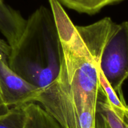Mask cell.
<instances>
[{"label":"cell","mask_w":128,"mask_h":128,"mask_svg":"<svg viewBox=\"0 0 128 128\" xmlns=\"http://www.w3.org/2000/svg\"><path fill=\"white\" fill-rule=\"evenodd\" d=\"M25 128H62L40 106L33 102L24 104Z\"/></svg>","instance_id":"obj_6"},{"label":"cell","mask_w":128,"mask_h":128,"mask_svg":"<svg viewBox=\"0 0 128 128\" xmlns=\"http://www.w3.org/2000/svg\"><path fill=\"white\" fill-rule=\"evenodd\" d=\"M124 125H125V128H128V104H127L126 109L125 110H124ZM104 124H105V122H104ZM105 127H106V125H105Z\"/></svg>","instance_id":"obj_12"},{"label":"cell","mask_w":128,"mask_h":128,"mask_svg":"<svg viewBox=\"0 0 128 128\" xmlns=\"http://www.w3.org/2000/svg\"><path fill=\"white\" fill-rule=\"evenodd\" d=\"M98 77H99V84L102 90L104 92L110 106L114 109L125 110L127 107V104L126 103L125 100H121L119 98L116 92L114 90L110 85L104 78L102 74L99 70V66H98Z\"/></svg>","instance_id":"obj_9"},{"label":"cell","mask_w":128,"mask_h":128,"mask_svg":"<svg viewBox=\"0 0 128 128\" xmlns=\"http://www.w3.org/2000/svg\"><path fill=\"white\" fill-rule=\"evenodd\" d=\"M103 76L121 100L122 86L128 78V22L116 23L99 62Z\"/></svg>","instance_id":"obj_3"},{"label":"cell","mask_w":128,"mask_h":128,"mask_svg":"<svg viewBox=\"0 0 128 128\" xmlns=\"http://www.w3.org/2000/svg\"><path fill=\"white\" fill-rule=\"evenodd\" d=\"M24 105L13 107L0 114V128H24Z\"/></svg>","instance_id":"obj_8"},{"label":"cell","mask_w":128,"mask_h":128,"mask_svg":"<svg viewBox=\"0 0 128 128\" xmlns=\"http://www.w3.org/2000/svg\"><path fill=\"white\" fill-rule=\"evenodd\" d=\"M62 47L56 79L35 99L62 128H96L101 87L98 66L116 23L109 17L74 25L58 0H49Z\"/></svg>","instance_id":"obj_1"},{"label":"cell","mask_w":128,"mask_h":128,"mask_svg":"<svg viewBox=\"0 0 128 128\" xmlns=\"http://www.w3.org/2000/svg\"><path fill=\"white\" fill-rule=\"evenodd\" d=\"M96 128H106L104 119L99 113L97 112L96 113Z\"/></svg>","instance_id":"obj_10"},{"label":"cell","mask_w":128,"mask_h":128,"mask_svg":"<svg viewBox=\"0 0 128 128\" xmlns=\"http://www.w3.org/2000/svg\"><path fill=\"white\" fill-rule=\"evenodd\" d=\"M8 110H9V108H7L5 106V104H4L3 98H2V94H1V92H0V114L6 112Z\"/></svg>","instance_id":"obj_11"},{"label":"cell","mask_w":128,"mask_h":128,"mask_svg":"<svg viewBox=\"0 0 128 128\" xmlns=\"http://www.w3.org/2000/svg\"><path fill=\"white\" fill-rule=\"evenodd\" d=\"M62 47L51 9L40 6L31 14L18 42L11 47L9 65L18 76L40 90L60 70Z\"/></svg>","instance_id":"obj_2"},{"label":"cell","mask_w":128,"mask_h":128,"mask_svg":"<svg viewBox=\"0 0 128 128\" xmlns=\"http://www.w3.org/2000/svg\"><path fill=\"white\" fill-rule=\"evenodd\" d=\"M11 47L0 39V92L8 108L35 102L41 90L18 76L10 67Z\"/></svg>","instance_id":"obj_4"},{"label":"cell","mask_w":128,"mask_h":128,"mask_svg":"<svg viewBox=\"0 0 128 128\" xmlns=\"http://www.w3.org/2000/svg\"><path fill=\"white\" fill-rule=\"evenodd\" d=\"M3 2V0H0V3H2Z\"/></svg>","instance_id":"obj_13"},{"label":"cell","mask_w":128,"mask_h":128,"mask_svg":"<svg viewBox=\"0 0 128 128\" xmlns=\"http://www.w3.org/2000/svg\"><path fill=\"white\" fill-rule=\"evenodd\" d=\"M60 3L78 13L94 14L108 5L123 0H58Z\"/></svg>","instance_id":"obj_7"},{"label":"cell","mask_w":128,"mask_h":128,"mask_svg":"<svg viewBox=\"0 0 128 128\" xmlns=\"http://www.w3.org/2000/svg\"><path fill=\"white\" fill-rule=\"evenodd\" d=\"M26 22L19 12L4 4L3 2L0 3V31L10 47L14 46L20 38Z\"/></svg>","instance_id":"obj_5"}]
</instances>
